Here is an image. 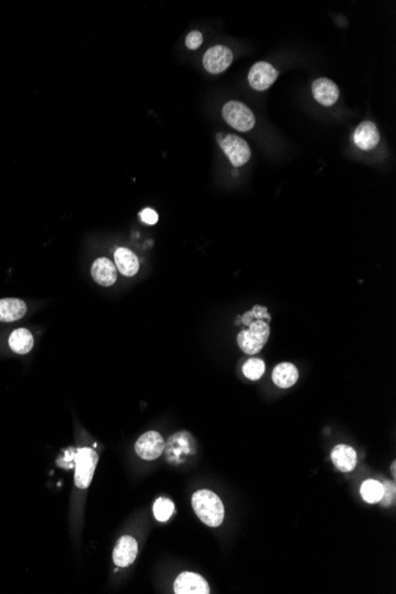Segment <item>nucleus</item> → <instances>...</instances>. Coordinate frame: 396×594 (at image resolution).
I'll return each instance as SVG.
<instances>
[{"label": "nucleus", "instance_id": "5", "mask_svg": "<svg viewBox=\"0 0 396 594\" xmlns=\"http://www.w3.org/2000/svg\"><path fill=\"white\" fill-rule=\"evenodd\" d=\"M97 453L92 449H81L77 452L75 464V484L80 489H87L92 479L97 464Z\"/></svg>", "mask_w": 396, "mask_h": 594}, {"label": "nucleus", "instance_id": "18", "mask_svg": "<svg viewBox=\"0 0 396 594\" xmlns=\"http://www.w3.org/2000/svg\"><path fill=\"white\" fill-rule=\"evenodd\" d=\"M8 346L13 353L25 355L30 353L33 346V337L28 329H17L10 335Z\"/></svg>", "mask_w": 396, "mask_h": 594}, {"label": "nucleus", "instance_id": "6", "mask_svg": "<svg viewBox=\"0 0 396 594\" xmlns=\"http://www.w3.org/2000/svg\"><path fill=\"white\" fill-rule=\"evenodd\" d=\"M165 447L164 439L162 435L156 432V431H150L142 434V437L138 439L135 442V452L138 456L145 459V460H154L158 457H160Z\"/></svg>", "mask_w": 396, "mask_h": 594}, {"label": "nucleus", "instance_id": "25", "mask_svg": "<svg viewBox=\"0 0 396 594\" xmlns=\"http://www.w3.org/2000/svg\"><path fill=\"white\" fill-rule=\"evenodd\" d=\"M140 217H142V222H145L146 225H156L158 222V214L154 210L149 209V208L142 210L140 213Z\"/></svg>", "mask_w": 396, "mask_h": 594}, {"label": "nucleus", "instance_id": "2", "mask_svg": "<svg viewBox=\"0 0 396 594\" xmlns=\"http://www.w3.org/2000/svg\"><path fill=\"white\" fill-rule=\"evenodd\" d=\"M270 326L263 321H255L249 326V329L243 330L238 336V344L243 353L248 355H256L263 350L270 338Z\"/></svg>", "mask_w": 396, "mask_h": 594}, {"label": "nucleus", "instance_id": "24", "mask_svg": "<svg viewBox=\"0 0 396 594\" xmlns=\"http://www.w3.org/2000/svg\"><path fill=\"white\" fill-rule=\"evenodd\" d=\"M202 33H199V31H191L186 36L185 45L188 49H190V50H196V49L199 48L201 45H202Z\"/></svg>", "mask_w": 396, "mask_h": 594}, {"label": "nucleus", "instance_id": "19", "mask_svg": "<svg viewBox=\"0 0 396 594\" xmlns=\"http://www.w3.org/2000/svg\"><path fill=\"white\" fill-rule=\"evenodd\" d=\"M361 496L364 501L370 504H375L381 501L383 496V485L382 483L375 479H368L361 485Z\"/></svg>", "mask_w": 396, "mask_h": 594}, {"label": "nucleus", "instance_id": "13", "mask_svg": "<svg viewBox=\"0 0 396 594\" xmlns=\"http://www.w3.org/2000/svg\"><path fill=\"white\" fill-rule=\"evenodd\" d=\"M28 311V306L24 301L16 298H5L0 299V321L13 323L19 321Z\"/></svg>", "mask_w": 396, "mask_h": 594}, {"label": "nucleus", "instance_id": "4", "mask_svg": "<svg viewBox=\"0 0 396 594\" xmlns=\"http://www.w3.org/2000/svg\"><path fill=\"white\" fill-rule=\"evenodd\" d=\"M217 141L220 143L223 152L226 153V157L229 158L231 164L235 168L242 166L251 158V147L247 144L242 138L238 137L235 134H217Z\"/></svg>", "mask_w": 396, "mask_h": 594}, {"label": "nucleus", "instance_id": "23", "mask_svg": "<svg viewBox=\"0 0 396 594\" xmlns=\"http://www.w3.org/2000/svg\"><path fill=\"white\" fill-rule=\"evenodd\" d=\"M268 318V319H271L270 317V314H267V310L265 307H261V306H255L254 310L251 311V312H247L245 316H243L242 321L245 324H248V326H251V318Z\"/></svg>", "mask_w": 396, "mask_h": 594}, {"label": "nucleus", "instance_id": "20", "mask_svg": "<svg viewBox=\"0 0 396 594\" xmlns=\"http://www.w3.org/2000/svg\"><path fill=\"white\" fill-rule=\"evenodd\" d=\"M174 504L171 499L165 497L158 498L154 504V517L159 522H166L174 514Z\"/></svg>", "mask_w": 396, "mask_h": 594}, {"label": "nucleus", "instance_id": "7", "mask_svg": "<svg viewBox=\"0 0 396 594\" xmlns=\"http://www.w3.org/2000/svg\"><path fill=\"white\" fill-rule=\"evenodd\" d=\"M233 62V53L224 45H215L203 57V65L211 74H220L229 68Z\"/></svg>", "mask_w": 396, "mask_h": 594}, {"label": "nucleus", "instance_id": "8", "mask_svg": "<svg viewBox=\"0 0 396 594\" xmlns=\"http://www.w3.org/2000/svg\"><path fill=\"white\" fill-rule=\"evenodd\" d=\"M176 594H208L211 588L202 575L192 572H184L178 575L174 585Z\"/></svg>", "mask_w": 396, "mask_h": 594}, {"label": "nucleus", "instance_id": "3", "mask_svg": "<svg viewBox=\"0 0 396 594\" xmlns=\"http://www.w3.org/2000/svg\"><path fill=\"white\" fill-rule=\"evenodd\" d=\"M222 115L226 124L240 132H248L254 127V114L239 101L226 102L223 106Z\"/></svg>", "mask_w": 396, "mask_h": 594}, {"label": "nucleus", "instance_id": "1", "mask_svg": "<svg viewBox=\"0 0 396 594\" xmlns=\"http://www.w3.org/2000/svg\"><path fill=\"white\" fill-rule=\"evenodd\" d=\"M192 508L206 526L219 527L224 520V506L221 498L211 490H198L192 495Z\"/></svg>", "mask_w": 396, "mask_h": 594}, {"label": "nucleus", "instance_id": "26", "mask_svg": "<svg viewBox=\"0 0 396 594\" xmlns=\"http://www.w3.org/2000/svg\"><path fill=\"white\" fill-rule=\"evenodd\" d=\"M392 472H393V476H394V477H395V463H393Z\"/></svg>", "mask_w": 396, "mask_h": 594}, {"label": "nucleus", "instance_id": "12", "mask_svg": "<svg viewBox=\"0 0 396 594\" xmlns=\"http://www.w3.org/2000/svg\"><path fill=\"white\" fill-rule=\"evenodd\" d=\"M312 93L315 100L327 107L335 105L340 97V89L337 85L327 77L318 79L312 83Z\"/></svg>", "mask_w": 396, "mask_h": 594}, {"label": "nucleus", "instance_id": "16", "mask_svg": "<svg viewBox=\"0 0 396 594\" xmlns=\"http://www.w3.org/2000/svg\"><path fill=\"white\" fill-rule=\"evenodd\" d=\"M114 260L122 275L133 277L139 271V260L137 255L127 248H117L114 253Z\"/></svg>", "mask_w": 396, "mask_h": 594}, {"label": "nucleus", "instance_id": "22", "mask_svg": "<svg viewBox=\"0 0 396 594\" xmlns=\"http://www.w3.org/2000/svg\"><path fill=\"white\" fill-rule=\"evenodd\" d=\"M382 485H383V496L379 503H381L383 506H390L394 498H395V485H394V483L389 482V481H386Z\"/></svg>", "mask_w": 396, "mask_h": 594}, {"label": "nucleus", "instance_id": "14", "mask_svg": "<svg viewBox=\"0 0 396 594\" xmlns=\"http://www.w3.org/2000/svg\"><path fill=\"white\" fill-rule=\"evenodd\" d=\"M92 275L94 280L101 286L113 285L117 280V268L110 260L100 257L92 266Z\"/></svg>", "mask_w": 396, "mask_h": 594}, {"label": "nucleus", "instance_id": "17", "mask_svg": "<svg viewBox=\"0 0 396 594\" xmlns=\"http://www.w3.org/2000/svg\"><path fill=\"white\" fill-rule=\"evenodd\" d=\"M299 378V373L295 364L292 363H280L275 367L272 374V378L274 382L275 385H278L279 388H290L292 385H295Z\"/></svg>", "mask_w": 396, "mask_h": 594}, {"label": "nucleus", "instance_id": "11", "mask_svg": "<svg viewBox=\"0 0 396 594\" xmlns=\"http://www.w3.org/2000/svg\"><path fill=\"white\" fill-rule=\"evenodd\" d=\"M354 141L356 146L363 151H370L375 149L380 143V133L377 131L376 125L372 121H363L357 126L354 133Z\"/></svg>", "mask_w": 396, "mask_h": 594}, {"label": "nucleus", "instance_id": "15", "mask_svg": "<svg viewBox=\"0 0 396 594\" xmlns=\"http://www.w3.org/2000/svg\"><path fill=\"white\" fill-rule=\"evenodd\" d=\"M332 463L342 472H350L355 469L357 454L355 450L347 445H337L331 452Z\"/></svg>", "mask_w": 396, "mask_h": 594}, {"label": "nucleus", "instance_id": "10", "mask_svg": "<svg viewBox=\"0 0 396 594\" xmlns=\"http://www.w3.org/2000/svg\"><path fill=\"white\" fill-rule=\"evenodd\" d=\"M138 554V543L132 536H122L117 542V546L113 550L114 563L117 567L130 566L135 561Z\"/></svg>", "mask_w": 396, "mask_h": 594}, {"label": "nucleus", "instance_id": "9", "mask_svg": "<svg viewBox=\"0 0 396 594\" xmlns=\"http://www.w3.org/2000/svg\"><path fill=\"white\" fill-rule=\"evenodd\" d=\"M278 77V72L267 62H258L251 67L248 74V82L255 90H266Z\"/></svg>", "mask_w": 396, "mask_h": 594}, {"label": "nucleus", "instance_id": "21", "mask_svg": "<svg viewBox=\"0 0 396 594\" xmlns=\"http://www.w3.org/2000/svg\"><path fill=\"white\" fill-rule=\"evenodd\" d=\"M265 369L266 366L263 360L251 358L243 364L242 371L247 378H249L251 381H256L265 374Z\"/></svg>", "mask_w": 396, "mask_h": 594}]
</instances>
